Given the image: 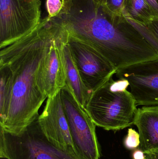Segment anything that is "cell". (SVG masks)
Listing matches in <instances>:
<instances>
[{"mask_svg":"<svg viewBox=\"0 0 158 159\" xmlns=\"http://www.w3.org/2000/svg\"><path fill=\"white\" fill-rule=\"evenodd\" d=\"M41 0H0V49L31 32L41 20Z\"/></svg>","mask_w":158,"mask_h":159,"instance_id":"5","label":"cell"},{"mask_svg":"<svg viewBox=\"0 0 158 159\" xmlns=\"http://www.w3.org/2000/svg\"><path fill=\"white\" fill-rule=\"evenodd\" d=\"M68 44L82 80L91 93L116 74L117 70L92 47L70 35Z\"/></svg>","mask_w":158,"mask_h":159,"instance_id":"7","label":"cell"},{"mask_svg":"<svg viewBox=\"0 0 158 159\" xmlns=\"http://www.w3.org/2000/svg\"><path fill=\"white\" fill-rule=\"evenodd\" d=\"M134 125L140 134V149L144 153L158 150V106L138 108Z\"/></svg>","mask_w":158,"mask_h":159,"instance_id":"11","label":"cell"},{"mask_svg":"<svg viewBox=\"0 0 158 159\" xmlns=\"http://www.w3.org/2000/svg\"><path fill=\"white\" fill-rule=\"evenodd\" d=\"M60 94L77 157L79 159H100L95 124L66 85Z\"/></svg>","mask_w":158,"mask_h":159,"instance_id":"6","label":"cell"},{"mask_svg":"<svg viewBox=\"0 0 158 159\" xmlns=\"http://www.w3.org/2000/svg\"><path fill=\"white\" fill-rule=\"evenodd\" d=\"M116 75L129 82L136 105L158 106V58L119 69Z\"/></svg>","mask_w":158,"mask_h":159,"instance_id":"8","label":"cell"},{"mask_svg":"<svg viewBox=\"0 0 158 159\" xmlns=\"http://www.w3.org/2000/svg\"><path fill=\"white\" fill-rule=\"evenodd\" d=\"M155 151H158V150H155Z\"/></svg>","mask_w":158,"mask_h":159,"instance_id":"24","label":"cell"},{"mask_svg":"<svg viewBox=\"0 0 158 159\" xmlns=\"http://www.w3.org/2000/svg\"><path fill=\"white\" fill-rule=\"evenodd\" d=\"M154 13L155 18H158V0H146Z\"/></svg>","mask_w":158,"mask_h":159,"instance_id":"19","label":"cell"},{"mask_svg":"<svg viewBox=\"0 0 158 159\" xmlns=\"http://www.w3.org/2000/svg\"><path fill=\"white\" fill-rule=\"evenodd\" d=\"M125 0H104L102 4L111 13L122 15V10Z\"/></svg>","mask_w":158,"mask_h":159,"instance_id":"17","label":"cell"},{"mask_svg":"<svg viewBox=\"0 0 158 159\" xmlns=\"http://www.w3.org/2000/svg\"><path fill=\"white\" fill-rule=\"evenodd\" d=\"M46 8L49 17L58 16L63 8L62 0H46Z\"/></svg>","mask_w":158,"mask_h":159,"instance_id":"16","label":"cell"},{"mask_svg":"<svg viewBox=\"0 0 158 159\" xmlns=\"http://www.w3.org/2000/svg\"><path fill=\"white\" fill-rule=\"evenodd\" d=\"M132 159H149L145 153L140 149L135 150L132 154Z\"/></svg>","mask_w":158,"mask_h":159,"instance_id":"20","label":"cell"},{"mask_svg":"<svg viewBox=\"0 0 158 159\" xmlns=\"http://www.w3.org/2000/svg\"><path fill=\"white\" fill-rule=\"evenodd\" d=\"M39 125L47 140L60 150L77 157L60 92L47 98L43 111L38 117Z\"/></svg>","mask_w":158,"mask_h":159,"instance_id":"10","label":"cell"},{"mask_svg":"<svg viewBox=\"0 0 158 159\" xmlns=\"http://www.w3.org/2000/svg\"><path fill=\"white\" fill-rule=\"evenodd\" d=\"M73 0H62L63 8L61 11H66L69 9Z\"/></svg>","mask_w":158,"mask_h":159,"instance_id":"22","label":"cell"},{"mask_svg":"<svg viewBox=\"0 0 158 159\" xmlns=\"http://www.w3.org/2000/svg\"><path fill=\"white\" fill-rule=\"evenodd\" d=\"M143 25V24H142ZM145 26L147 27L158 39V18H155L150 22L145 24Z\"/></svg>","mask_w":158,"mask_h":159,"instance_id":"18","label":"cell"},{"mask_svg":"<svg viewBox=\"0 0 158 159\" xmlns=\"http://www.w3.org/2000/svg\"><path fill=\"white\" fill-rule=\"evenodd\" d=\"M69 36L65 26L50 45L39 66L38 86L47 98L55 96L66 85L63 49Z\"/></svg>","mask_w":158,"mask_h":159,"instance_id":"9","label":"cell"},{"mask_svg":"<svg viewBox=\"0 0 158 159\" xmlns=\"http://www.w3.org/2000/svg\"><path fill=\"white\" fill-rule=\"evenodd\" d=\"M145 153L147 157L149 159H158V151H152Z\"/></svg>","mask_w":158,"mask_h":159,"instance_id":"21","label":"cell"},{"mask_svg":"<svg viewBox=\"0 0 158 159\" xmlns=\"http://www.w3.org/2000/svg\"><path fill=\"white\" fill-rule=\"evenodd\" d=\"M96 2L102 4L104 2V0H93Z\"/></svg>","mask_w":158,"mask_h":159,"instance_id":"23","label":"cell"},{"mask_svg":"<svg viewBox=\"0 0 158 159\" xmlns=\"http://www.w3.org/2000/svg\"><path fill=\"white\" fill-rule=\"evenodd\" d=\"M0 157L6 159H79L58 149L42 131L38 117L18 135L0 128Z\"/></svg>","mask_w":158,"mask_h":159,"instance_id":"4","label":"cell"},{"mask_svg":"<svg viewBox=\"0 0 158 159\" xmlns=\"http://www.w3.org/2000/svg\"><path fill=\"white\" fill-rule=\"evenodd\" d=\"M0 124L8 113L13 91V74L8 65L0 62Z\"/></svg>","mask_w":158,"mask_h":159,"instance_id":"14","label":"cell"},{"mask_svg":"<svg viewBox=\"0 0 158 159\" xmlns=\"http://www.w3.org/2000/svg\"><path fill=\"white\" fill-rule=\"evenodd\" d=\"M70 36L92 47L117 69L158 58L157 53L123 15L93 0H73L61 11Z\"/></svg>","mask_w":158,"mask_h":159,"instance_id":"1","label":"cell"},{"mask_svg":"<svg viewBox=\"0 0 158 159\" xmlns=\"http://www.w3.org/2000/svg\"><path fill=\"white\" fill-rule=\"evenodd\" d=\"M122 14L127 19L143 25L155 18L152 9L146 0H125Z\"/></svg>","mask_w":158,"mask_h":159,"instance_id":"13","label":"cell"},{"mask_svg":"<svg viewBox=\"0 0 158 159\" xmlns=\"http://www.w3.org/2000/svg\"><path fill=\"white\" fill-rule=\"evenodd\" d=\"M65 28L58 16L46 17L31 32L2 48L0 62L9 66L13 74L12 98L6 118L0 128L18 135L39 117L47 96L37 81L39 66L54 39Z\"/></svg>","mask_w":158,"mask_h":159,"instance_id":"2","label":"cell"},{"mask_svg":"<svg viewBox=\"0 0 158 159\" xmlns=\"http://www.w3.org/2000/svg\"><path fill=\"white\" fill-rule=\"evenodd\" d=\"M141 141L139 133L130 128L128 130V134L124 141V146L129 150H133L140 146Z\"/></svg>","mask_w":158,"mask_h":159,"instance_id":"15","label":"cell"},{"mask_svg":"<svg viewBox=\"0 0 158 159\" xmlns=\"http://www.w3.org/2000/svg\"><path fill=\"white\" fill-rule=\"evenodd\" d=\"M63 52L66 85L77 102L84 109L92 93L88 90L82 80L72 58L68 42L64 44Z\"/></svg>","mask_w":158,"mask_h":159,"instance_id":"12","label":"cell"},{"mask_svg":"<svg viewBox=\"0 0 158 159\" xmlns=\"http://www.w3.org/2000/svg\"><path fill=\"white\" fill-rule=\"evenodd\" d=\"M126 80L109 79L93 93L84 110L97 127L117 131L134 125L137 105Z\"/></svg>","mask_w":158,"mask_h":159,"instance_id":"3","label":"cell"}]
</instances>
